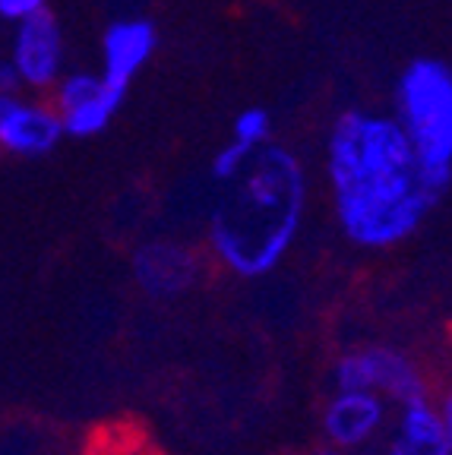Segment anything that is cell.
<instances>
[{
    "label": "cell",
    "mask_w": 452,
    "mask_h": 455,
    "mask_svg": "<svg viewBox=\"0 0 452 455\" xmlns=\"http://www.w3.org/2000/svg\"><path fill=\"white\" fill-rule=\"evenodd\" d=\"M307 171L301 158L278 142L254 152L244 174L225 184L209 212V253L238 278L276 272L295 247L307 215Z\"/></svg>",
    "instance_id": "2"
},
{
    "label": "cell",
    "mask_w": 452,
    "mask_h": 455,
    "mask_svg": "<svg viewBox=\"0 0 452 455\" xmlns=\"http://www.w3.org/2000/svg\"><path fill=\"white\" fill-rule=\"evenodd\" d=\"M389 455H449V440L433 398H417L399 408L392 436H389Z\"/></svg>",
    "instance_id": "10"
},
{
    "label": "cell",
    "mask_w": 452,
    "mask_h": 455,
    "mask_svg": "<svg viewBox=\"0 0 452 455\" xmlns=\"http://www.w3.org/2000/svg\"><path fill=\"white\" fill-rule=\"evenodd\" d=\"M399 127L408 136L431 190L443 199L452 184V64L417 57L396 85Z\"/></svg>",
    "instance_id": "3"
},
{
    "label": "cell",
    "mask_w": 452,
    "mask_h": 455,
    "mask_svg": "<svg viewBox=\"0 0 452 455\" xmlns=\"http://www.w3.org/2000/svg\"><path fill=\"white\" fill-rule=\"evenodd\" d=\"M250 158H254L250 149H244V146H238V142H225V146L213 156V178L219 180L222 187L231 184L234 178L244 174Z\"/></svg>",
    "instance_id": "14"
},
{
    "label": "cell",
    "mask_w": 452,
    "mask_h": 455,
    "mask_svg": "<svg viewBox=\"0 0 452 455\" xmlns=\"http://www.w3.org/2000/svg\"><path fill=\"white\" fill-rule=\"evenodd\" d=\"M374 455H389V452H374Z\"/></svg>",
    "instance_id": "20"
},
{
    "label": "cell",
    "mask_w": 452,
    "mask_h": 455,
    "mask_svg": "<svg viewBox=\"0 0 452 455\" xmlns=\"http://www.w3.org/2000/svg\"><path fill=\"white\" fill-rule=\"evenodd\" d=\"M133 282L146 298L152 300H174L181 294L193 291L203 278V253L190 243L158 237L146 241L130 256Z\"/></svg>",
    "instance_id": "5"
},
{
    "label": "cell",
    "mask_w": 452,
    "mask_h": 455,
    "mask_svg": "<svg viewBox=\"0 0 452 455\" xmlns=\"http://www.w3.org/2000/svg\"><path fill=\"white\" fill-rule=\"evenodd\" d=\"M13 108H16L13 95H4V92H0V127H4V121L10 117V111H13Z\"/></svg>",
    "instance_id": "18"
},
{
    "label": "cell",
    "mask_w": 452,
    "mask_h": 455,
    "mask_svg": "<svg viewBox=\"0 0 452 455\" xmlns=\"http://www.w3.org/2000/svg\"><path fill=\"white\" fill-rule=\"evenodd\" d=\"M20 73H16L13 64H0V92L4 95H13L20 89Z\"/></svg>",
    "instance_id": "17"
},
{
    "label": "cell",
    "mask_w": 452,
    "mask_h": 455,
    "mask_svg": "<svg viewBox=\"0 0 452 455\" xmlns=\"http://www.w3.org/2000/svg\"><path fill=\"white\" fill-rule=\"evenodd\" d=\"M333 386L339 392H374L396 408L431 398L424 370L396 345H364L339 355L333 363Z\"/></svg>",
    "instance_id": "4"
},
{
    "label": "cell",
    "mask_w": 452,
    "mask_h": 455,
    "mask_svg": "<svg viewBox=\"0 0 452 455\" xmlns=\"http://www.w3.org/2000/svg\"><path fill=\"white\" fill-rule=\"evenodd\" d=\"M83 455H156V452L133 430H127V427H120V430L117 427H108V430L95 434V440L89 443V449Z\"/></svg>",
    "instance_id": "13"
},
{
    "label": "cell",
    "mask_w": 452,
    "mask_h": 455,
    "mask_svg": "<svg viewBox=\"0 0 452 455\" xmlns=\"http://www.w3.org/2000/svg\"><path fill=\"white\" fill-rule=\"evenodd\" d=\"M156 44L158 32L149 20H117L114 26H108V32L101 36V60H105L101 79H105V85L127 95L133 76L149 64V57L156 54Z\"/></svg>",
    "instance_id": "9"
},
{
    "label": "cell",
    "mask_w": 452,
    "mask_h": 455,
    "mask_svg": "<svg viewBox=\"0 0 452 455\" xmlns=\"http://www.w3.org/2000/svg\"><path fill=\"white\" fill-rule=\"evenodd\" d=\"M389 424V402L374 392H339L333 389L323 408L326 446L339 452H358L383 434Z\"/></svg>",
    "instance_id": "6"
},
{
    "label": "cell",
    "mask_w": 452,
    "mask_h": 455,
    "mask_svg": "<svg viewBox=\"0 0 452 455\" xmlns=\"http://www.w3.org/2000/svg\"><path fill=\"white\" fill-rule=\"evenodd\" d=\"M44 7V0H0V16L4 20H28V16H36L42 13Z\"/></svg>",
    "instance_id": "15"
},
{
    "label": "cell",
    "mask_w": 452,
    "mask_h": 455,
    "mask_svg": "<svg viewBox=\"0 0 452 455\" xmlns=\"http://www.w3.org/2000/svg\"><path fill=\"white\" fill-rule=\"evenodd\" d=\"M323 168L335 221L360 250L405 243L440 203L392 114L342 111L326 136Z\"/></svg>",
    "instance_id": "1"
},
{
    "label": "cell",
    "mask_w": 452,
    "mask_h": 455,
    "mask_svg": "<svg viewBox=\"0 0 452 455\" xmlns=\"http://www.w3.org/2000/svg\"><path fill=\"white\" fill-rule=\"evenodd\" d=\"M64 136V124L57 111L42 105H20L10 111V117L0 127V146L13 156H48L57 149V142Z\"/></svg>",
    "instance_id": "11"
},
{
    "label": "cell",
    "mask_w": 452,
    "mask_h": 455,
    "mask_svg": "<svg viewBox=\"0 0 452 455\" xmlns=\"http://www.w3.org/2000/svg\"><path fill=\"white\" fill-rule=\"evenodd\" d=\"M437 408H440V418H443L446 427V440H449V455H452V386H446L437 398Z\"/></svg>",
    "instance_id": "16"
},
{
    "label": "cell",
    "mask_w": 452,
    "mask_h": 455,
    "mask_svg": "<svg viewBox=\"0 0 452 455\" xmlns=\"http://www.w3.org/2000/svg\"><path fill=\"white\" fill-rule=\"evenodd\" d=\"M311 455H345V452H339V449H329V446H319L317 452H311Z\"/></svg>",
    "instance_id": "19"
},
{
    "label": "cell",
    "mask_w": 452,
    "mask_h": 455,
    "mask_svg": "<svg viewBox=\"0 0 452 455\" xmlns=\"http://www.w3.org/2000/svg\"><path fill=\"white\" fill-rule=\"evenodd\" d=\"M124 95L105 85L101 73H73L57 89V117L70 136H95L111 124Z\"/></svg>",
    "instance_id": "7"
},
{
    "label": "cell",
    "mask_w": 452,
    "mask_h": 455,
    "mask_svg": "<svg viewBox=\"0 0 452 455\" xmlns=\"http://www.w3.org/2000/svg\"><path fill=\"white\" fill-rule=\"evenodd\" d=\"M269 133H272V117L266 108H244L231 124V142L250 152L262 149L269 142Z\"/></svg>",
    "instance_id": "12"
},
{
    "label": "cell",
    "mask_w": 452,
    "mask_h": 455,
    "mask_svg": "<svg viewBox=\"0 0 452 455\" xmlns=\"http://www.w3.org/2000/svg\"><path fill=\"white\" fill-rule=\"evenodd\" d=\"M22 83L36 85V89H48L61 76L64 67V36H61V22L51 10L28 16L20 22L13 42V60Z\"/></svg>",
    "instance_id": "8"
}]
</instances>
